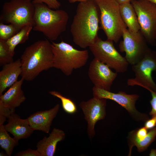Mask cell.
I'll list each match as a JSON object with an SVG mask.
<instances>
[{"label": "cell", "instance_id": "obj_1", "mask_svg": "<svg viewBox=\"0 0 156 156\" xmlns=\"http://www.w3.org/2000/svg\"><path fill=\"white\" fill-rule=\"evenodd\" d=\"M100 17V11L94 0L79 3L70 28L75 44L85 49L94 43L99 37Z\"/></svg>", "mask_w": 156, "mask_h": 156}, {"label": "cell", "instance_id": "obj_2", "mask_svg": "<svg viewBox=\"0 0 156 156\" xmlns=\"http://www.w3.org/2000/svg\"><path fill=\"white\" fill-rule=\"evenodd\" d=\"M53 57L51 43L47 40H38L28 46L20 58L21 78L31 81L42 71L53 68Z\"/></svg>", "mask_w": 156, "mask_h": 156}, {"label": "cell", "instance_id": "obj_3", "mask_svg": "<svg viewBox=\"0 0 156 156\" xmlns=\"http://www.w3.org/2000/svg\"><path fill=\"white\" fill-rule=\"evenodd\" d=\"M33 29L40 32L51 40H55L66 29L69 16L62 9L55 10L44 3L34 4Z\"/></svg>", "mask_w": 156, "mask_h": 156}, {"label": "cell", "instance_id": "obj_4", "mask_svg": "<svg viewBox=\"0 0 156 156\" xmlns=\"http://www.w3.org/2000/svg\"><path fill=\"white\" fill-rule=\"evenodd\" d=\"M53 53V68L60 70L69 76L75 69L80 68L87 63L89 57L87 50H80L63 41L59 43L52 42Z\"/></svg>", "mask_w": 156, "mask_h": 156}, {"label": "cell", "instance_id": "obj_5", "mask_svg": "<svg viewBox=\"0 0 156 156\" xmlns=\"http://www.w3.org/2000/svg\"><path fill=\"white\" fill-rule=\"evenodd\" d=\"M100 12L101 28L107 39L117 42L122 37L123 30L127 28L123 22L120 5L115 0H94Z\"/></svg>", "mask_w": 156, "mask_h": 156}, {"label": "cell", "instance_id": "obj_6", "mask_svg": "<svg viewBox=\"0 0 156 156\" xmlns=\"http://www.w3.org/2000/svg\"><path fill=\"white\" fill-rule=\"evenodd\" d=\"M35 7L31 0H11L4 3L0 15V22L15 25L21 28L34 25Z\"/></svg>", "mask_w": 156, "mask_h": 156}, {"label": "cell", "instance_id": "obj_7", "mask_svg": "<svg viewBox=\"0 0 156 156\" xmlns=\"http://www.w3.org/2000/svg\"><path fill=\"white\" fill-rule=\"evenodd\" d=\"M89 48L94 58L116 72L123 73L127 71L129 64L125 57L122 56L115 48L113 41L107 39L104 40L98 37Z\"/></svg>", "mask_w": 156, "mask_h": 156}, {"label": "cell", "instance_id": "obj_8", "mask_svg": "<svg viewBox=\"0 0 156 156\" xmlns=\"http://www.w3.org/2000/svg\"><path fill=\"white\" fill-rule=\"evenodd\" d=\"M137 15L140 31L147 43L156 44V5L148 0H131Z\"/></svg>", "mask_w": 156, "mask_h": 156}, {"label": "cell", "instance_id": "obj_9", "mask_svg": "<svg viewBox=\"0 0 156 156\" xmlns=\"http://www.w3.org/2000/svg\"><path fill=\"white\" fill-rule=\"evenodd\" d=\"M132 66L135 77L128 80V86H138L156 91V84L152 75L156 71V52L149 48L140 61Z\"/></svg>", "mask_w": 156, "mask_h": 156}, {"label": "cell", "instance_id": "obj_10", "mask_svg": "<svg viewBox=\"0 0 156 156\" xmlns=\"http://www.w3.org/2000/svg\"><path fill=\"white\" fill-rule=\"evenodd\" d=\"M123 40L119 44L120 51L125 52V57L129 64L133 65L140 61L148 50L147 43L140 31L130 32L127 28L122 31Z\"/></svg>", "mask_w": 156, "mask_h": 156}, {"label": "cell", "instance_id": "obj_11", "mask_svg": "<svg viewBox=\"0 0 156 156\" xmlns=\"http://www.w3.org/2000/svg\"><path fill=\"white\" fill-rule=\"evenodd\" d=\"M92 92L93 96L111 100L116 102L125 108L136 120L145 122L148 119L147 115L140 112L135 108V103L139 97L137 94H127L123 91L114 93L94 86L92 88Z\"/></svg>", "mask_w": 156, "mask_h": 156}, {"label": "cell", "instance_id": "obj_12", "mask_svg": "<svg viewBox=\"0 0 156 156\" xmlns=\"http://www.w3.org/2000/svg\"><path fill=\"white\" fill-rule=\"evenodd\" d=\"M107 100L93 96L87 101L81 102L79 104L87 123V133L90 138L95 135L96 124L106 116Z\"/></svg>", "mask_w": 156, "mask_h": 156}, {"label": "cell", "instance_id": "obj_13", "mask_svg": "<svg viewBox=\"0 0 156 156\" xmlns=\"http://www.w3.org/2000/svg\"><path fill=\"white\" fill-rule=\"evenodd\" d=\"M88 76L94 86L110 91L113 83L117 76L106 64L94 58L90 63Z\"/></svg>", "mask_w": 156, "mask_h": 156}, {"label": "cell", "instance_id": "obj_14", "mask_svg": "<svg viewBox=\"0 0 156 156\" xmlns=\"http://www.w3.org/2000/svg\"><path fill=\"white\" fill-rule=\"evenodd\" d=\"M60 108V104H57L49 109L37 111L31 114L26 119L34 131H41L48 133Z\"/></svg>", "mask_w": 156, "mask_h": 156}, {"label": "cell", "instance_id": "obj_15", "mask_svg": "<svg viewBox=\"0 0 156 156\" xmlns=\"http://www.w3.org/2000/svg\"><path fill=\"white\" fill-rule=\"evenodd\" d=\"M4 127L18 141L28 138L34 131L27 119H21L15 112L12 113L8 119V123L4 125Z\"/></svg>", "mask_w": 156, "mask_h": 156}, {"label": "cell", "instance_id": "obj_16", "mask_svg": "<svg viewBox=\"0 0 156 156\" xmlns=\"http://www.w3.org/2000/svg\"><path fill=\"white\" fill-rule=\"evenodd\" d=\"M24 80L21 78L11 86L4 94L0 95V103L6 107L15 112L26 100L21 87Z\"/></svg>", "mask_w": 156, "mask_h": 156}, {"label": "cell", "instance_id": "obj_17", "mask_svg": "<svg viewBox=\"0 0 156 156\" xmlns=\"http://www.w3.org/2000/svg\"><path fill=\"white\" fill-rule=\"evenodd\" d=\"M3 66L0 72V95L6 89L18 81V78L22 72L20 59Z\"/></svg>", "mask_w": 156, "mask_h": 156}, {"label": "cell", "instance_id": "obj_18", "mask_svg": "<svg viewBox=\"0 0 156 156\" xmlns=\"http://www.w3.org/2000/svg\"><path fill=\"white\" fill-rule=\"evenodd\" d=\"M65 136L64 131L54 128L48 137L44 136L38 142L36 150L41 156H53L55 153L57 143L63 140Z\"/></svg>", "mask_w": 156, "mask_h": 156}, {"label": "cell", "instance_id": "obj_19", "mask_svg": "<svg viewBox=\"0 0 156 156\" xmlns=\"http://www.w3.org/2000/svg\"><path fill=\"white\" fill-rule=\"evenodd\" d=\"M122 19L128 30L136 33L140 30V27L135 10L131 3L120 5Z\"/></svg>", "mask_w": 156, "mask_h": 156}, {"label": "cell", "instance_id": "obj_20", "mask_svg": "<svg viewBox=\"0 0 156 156\" xmlns=\"http://www.w3.org/2000/svg\"><path fill=\"white\" fill-rule=\"evenodd\" d=\"M33 26L34 24L31 23L24 25L17 33L6 41L10 51L13 56L15 54L16 46L19 44L25 43L29 39Z\"/></svg>", "mask_w": 156, "mask_h": 156}, {"label": "cell", "instance_id": "obj_21", "mask_svg": "<svg viewBox=\"0 0 156 156\" xmlns=\"http://www.w3.org/2000/svg\"><path fill=\"white\" fill-rule=\"evenodd\" d=\"M4 125H0V146L7 156H10L14 148L18 144V140L11 137Z\"/></svg>", "mask_w": 156, "mask_h": 156}, {"label": "cell", "instance_id": "obj_22", "mask_svg": "<svg viewBox=\"0 0 156 156\" xmlns=\"http://www.w3.org/2000/svg\"><path fill=\"white\" fill-rule=\"evenodd\" d=\"M49 93L60 100L62 108L66 113L72 114L77 112V105L71 99L64 96L60 92L56 91H51Z\"/></svg>", "mask_w": 156, "mask_h": 156}, {"label": "cell", "instance_id": "obj_23", "mask_svg": "<svg viewBox=\"0 0 156 156\" xmlns=\"http://www.w3.org/2000/svg\"><path fill=\"white\" fill-rule=\"evenodd\" d=\"M21 29L13 24L6 25L0 22V39L7 41L17 33Z\"/></svg>", "mask_w": 156, "mask_h": 156}, {"label": "cell", "instance_id": "obj_24", "mask_svg": "<svg viewBox=\"0 0 156 156\" xmlns=\"http://www.w3.org/2000/svg\"><path fill=\"white\" fill-rule=\"evenodd\" d=\"M156 137V127L149 130L146 137L142 141L135 143L134 146H136L139 152L146 150L153 142Z\"/></svg>", "mask_w": 156, "mask_h": 156}, {"label": "cell", "instance_id": "obj_25", "mask_svg": "<svg viewBox=\"0 0 156 156\" xmlns=\"http://www.w3.org/2000/svg\"><path fill=\"white\" fill-rule=\"evenodd\" d=\"M6 41L0 39V65L3 66L14 61Z\"/></svg>", "mask_w": 156, "mask_h": 156}, {"label": "cell", "instance_id": "obj_26", "mask_svg": "<svg viewBox=\"0 0 156 156\" xmlns=\"http://www.w3.org/2000/svg\"><path fill=\"white\" fill-rule=\"evenodd\" d=\"M15 112L6 107L0 103V125H3L6 119H8L11 114Z\"/></svg>", "mask_w": 156, "mask_h": 156}, {"label": "cell", "instance_id": "obj_27", "mask_svg": "<svg viewBox=\"0 0 156 156\" xmlns=\"http://www.w3.org/2000/svg\"><path fill=\"white\" fill-rule=\"evenodd\" d=\"M34 4L44 3L50 8L55 10L59 9L61 3L57 0H31Z\"/></svg>", "mask_w": 156, "mask_h": 156}, {"label": "cell", "instance_id": "obj_28", "mask_svg": "<svg viewBox=\"0 0 156 156\" xmlns=\"http://www.w3.org/2000/svg\"><path fill=\"white\" fill-rule=\"evenodd\" d=\"M151 93L152 99L150 101L151 110L149 114L152 116H156V91L151 90H149Z\"/></svg>", "mask_w": 156, "mask_h": 156}, {"label": "cell", "instance_id": "obj_29", "mask_svg": "<svg viewBox=\"0 0 156 156\" xmlns=\"http://www.w3.org/2000/svg\"><path fill=\"white\" fill-rule=\"evenodd\" d=\"M15 156H41L37 150H33L31 148L22 151L15 155Z\"/></svg>", "mask_w": 156, "mask_h": 156}, {"label": "cell", "instance_id": "obj_30", "mask_svg": "<svg viewBox=\"0 0 156 156\" xmlns=\"http://www.w3.org/2000/svg\"><path fill=\"white\" fill-rule=\"evenodd\" d=\"M156 125V116L152 117V118L148 119L145 121L144 127L148 130H150L154 128Z\"/></svg>", "mask_w": 156, "mask_h": 156}, {"label": "cell", "instance_id": "obj_31", "mask_svg": "<svg viewBox=\"0 0 156 156\" xmlns=\"http://www.w3.org/2000/svg\"><path fill=\"white\" fill-rule=\"evenodd\" d=\"M119 5L131 3V0H115Z\"/></svg>", "mask_w": 156, "mask_h": 156}, {"label": "cell", "instance_id": "obj_32", "mask_svg": "<svg viewBox=\"0 0 156 156\" xmlns=\"http://www.w3.org/2000/svg\"><path fill=\"white\" fill-rule=\"evenodd\" d=\"M149 155L151 156H156V149H152L150 151Z\"/></svg>", "mask_w": 156, "mask_h": 156}, {"label": "cell", "instance_id": "obj_33", "mask_svg": "<svg viewBox=\"0 0 156 156\" xmlns=\"http://www.w3.org/2000/svg\"><path fill=\"white\" fill-rule=\"evenodd\" d=\"M87 0H68L69 2L70 3H73L77 2H81Z\"/></svg>", "mask_w": 156, "mask_h": 156}, {"label": "cell", "instance_id": "obj_34", "mask_svg": "<svg viewBox=\"0 0 156 156\" xmlns=\"http://www.w3.org/2000/svg\"><path fill=\"white\" fill-rule=\"evenodd\" d=\"M0 156H7L6 154H5L2 151H1L0 153Z\"/></svg>", "mask_w": 156, "mask_h": 156}, {"label": "cell", "instance_id": "obj_35", "mask_svg": "<svg viewBox=\"0 0 156 156\" xmlns=\"http://www.w3.org/2000/svg\"><path fill=\"white\" fill-rule=\"evenodd\" d=\"M156 5V0H148Z\"/></svg>", "mask_w": 156, "mask_h": 156}, {"label": "cell", "instance_id": "obj_36", "mask_svg": "<svg viewBox=\"0 0 156 156\" xmlns=\"http://www.w3.org/2000/svg\"><path fill=\"white\" fill-rule=\"evenodd\" d=\"M155 40H156V35H155Z\"/></svg>", "mask_w": 156, "mask_h": 156}]
</instances>
